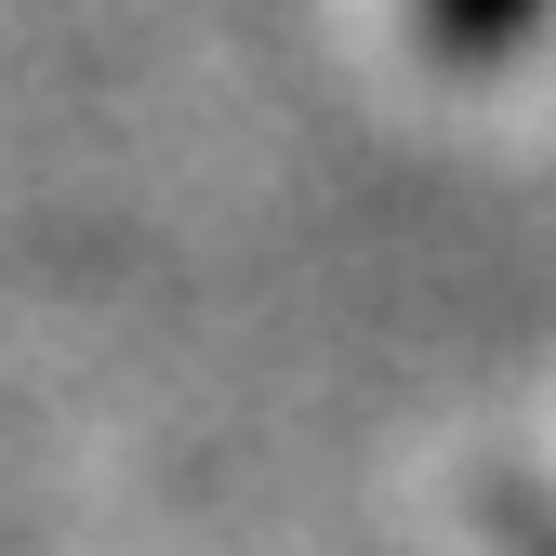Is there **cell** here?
<instances>
[{"mask_svg": "<svg viewBox=\"0 0 556 556\" xmlns=\"http://www.w3.org/2000/svg\"><path fill=\"white\" fill-rule=\"evenodd\" d=\"M410 14H425V53L438 66H504L543 27V0H410Z\"/></svg>", "mask_w": 556, "mask_h": 556, "instance_id": "1", "label": "cell"}, {"mask_svg": "<svg viewBox=\"0 0 556 556\" xmlns=\"http://www.w3.org/2000/svg\"><path fill=\"white\" fill-rule=\"evenodd\" d=\"M517 556H556V530H543V517H530V530H517Z\"/></svg>", "mask_w": 556, "mask_h": 556, "instance_id": "2", "label": "cell"}]
</instances>
